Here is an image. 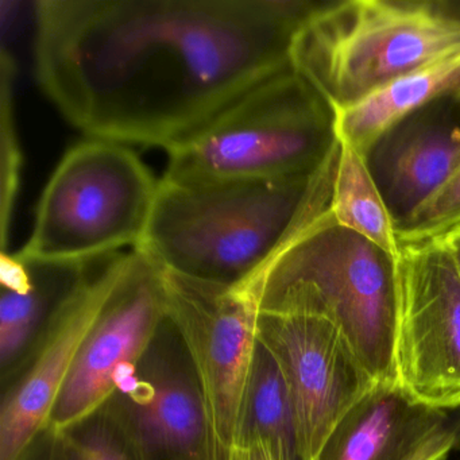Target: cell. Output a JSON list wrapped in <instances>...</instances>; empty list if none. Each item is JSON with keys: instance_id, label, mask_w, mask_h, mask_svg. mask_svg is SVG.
<instances>
[{"instance_id": "cell-1", "label": "cell", "mask_w": 460, "mask_h": 460, "mask_svg": "<svg viewBox=\"0 0 460 460\" xmlns=\"http://www.w3.org/2000/svg\"><path fill=\"white\" fill-rule=\"evenodd\" d=\"M312 0H40L36 74L75 128L176 146L292 66Z\"/></svg>"}, {"instance_id": "cell-2", "label": "cell", "mask_w": 460, "mask_h": 460, "mask_svg": "<svg viewBox=\"0 0 460 460\" xmlns=\"http://www.w3.org/2000/svg\"><path fill=\"white\" fill-rule=\"evenodd\" d=\"M339 155L341 142L316 173L293 179L211 184L163 179L134 250L163 270L244 284L330 209Z\"/></svg>"}, {"instance_id": "cell-3", "label": "cell", "mask_w": 460, "mask_h": 460, "mask_svg": "<svg viewBox=\"0 0 460 460\" xmlns=\"http://www.w3.org/2000/svg\"><path fill=\"white\" fill-rule=\"evenodd\" d=\"M242 285L261 312L330 320L376 384L397 381V255L338 225L330 209Z\"/></svg>"}, {"instance_id": "cell-4", "label": "cell", "mask_w": 460, "mask_h": 460, "mask_svg": "<svg viewBox=\"0 0 460 460\" xmlns=\"http://www.w3.org/2000/svg\"><path fill=\"white\" fill-rule=\"evenodd\" d=\"M459 50V2H319L296 34L292 66L341 112Z\"/></svg>"}, {"instance_id": "cell-5", "label": "cell", "mask_w": 460, "mask_h": 460, "mask_svg": "<svg viewBox=\"0 0 460 460\" xmlns=\"http://www.w3.org/2000/svg\"><path fill=\"white\" fill-rule=\"evenodd\" d=\"M339 142L335 110L292 66L166 150L164 180L211 184L309 176Z\"/></svg>"}, {"instance_id": "cell-6", "label": "cell", "mask_w": 460, "mask_h": 460, "mask_svg": "<svg viewBox=\"0 0 460 460\" xmlns=\"http://www.w3.org/2000/svg\"><path fill=\"white\" fill-rule=\"evenodd\" d=\"M157 180L119 142L91 138L68 150L48 181L23 261L93 263L136 247L149 225Z\"/></svg>"}, {"instance_id": "cell-7", "label": "cell", "mask_w": 460, "mask_h": 460, "mask_svg": "<svg viewBox=\"0 0 460 460\" xmlns=\"http://www.w3.org/2000/svg\"><path fill=\"white\" fill-rule=\"evenodd\" d=\"M160 273L165 319L187 349L203 409L201 460H227L243 425L260 339V304L244 285L163 269Z\"/></svg>"}, {"instance_id": "cell-8", "label": "cell", "mask_w": 460, "mask_h": 460, "mask_svg": "<svg viewBox=\"0 0 460 460\" xmlns=\"http://www.w3.org/2000/svg\"><path fill=\"white\" fill-rule=\"evenodd\" d=\"M397 381L435 409L460 406V277L440 238L400 243Z\"/></svg>"}, {"instance_id": "cell-9", "label": "cell", "mask_w": 460, "mask_h": 460, "mask_svg": "<svg viewBox=\"0 0 460 460\" xmlns=\"http://www.w3.org/2000/svg\"><path fill=\"white\" fill-rule=\"evenodd\" d=\"M260 341L287 381L301 460H317L336 425L376 382L324 317L261 312Z\"/></svg>"}, {"instance_id": "cell-10", "label": "cell", "mask_w": 460, "mask_h": 460, "mask_svg": "<svg viewBox=\"0 0 460 460\" xmlns=\"http://www.w3.org/2000/svg\"><path fill=\"white\" fill-rule=\"evenodd\" d=\"M165 320L160 268L133 249L111 303L80 349L50 414V432L63 438L87 421L119 389L146 354Z\"/></svg>"}, {"instance_id": "cell-11", "label": "cell", "mask_w": 460, "mask_h": 460, "mask_svg": "<svg viewBox=\"0 0 460 460\" xmlns=\"http://www.w3.org/2000/svg\"><path fill=\"white\" fill-rule=\"evenodd\" d=\"M126 254L112 255L63 301L31 370L0 411V460H22L50 414L80 349L119 289Z\"/></svg>"}, {"instance_id": "cell-12", "label": "cell", "mask_w": 460, "mask_h": 460, "mask_svg": "<svg viewBox=\"0 0 460 460\" xmlns=\"http://www.w3.org/2000/svg\"><path fill=\"white\" fill-rule=\"evenodd\" d=\"M459 104L447 98L424 104L393 123L366 153L395 231L459 166Z\"/></svg>"}, {"instance_id": "cell-13", "label": "cell", "mask_w": 460, "mask_h": 460, "mask_svg": "<svg viewBox=\"0 0 460 460\" xmlns=\"http://www.w3.org/2000/svg\"><path fill=\"white\" fill-rule=\"evenodd\" d=\"M449 411L419 402L398 381L378 382L336 425L317 460H398Z\"/></svg>"}, {"instance_id": "cell-14", "label": "cell", "mask_w": 460, "mask_h": 460, "mask_svg": "<svg viewBox=\"0 0 460 460\" xmlns=\"http://www.w3.org/2000/svg\"><path fill=\"white\" fill-rule=\"evenodd\" d=\"M443 98L460 106V50L392 83L362 103L338 112L339 139L365 157L374 141L393 123Z\"/></svg>"}, {"instance_id": "cell-15", "label": "cell", "mask_w": 460, "mask_h": 460, "mask_svg": "<svg viewBox=\"0 0 460 460\" xmlns=\"http://www.w3.org/2000/svg\"><path fill=\"white\" fill-rule=\"evenodd\" d=\"M131 420L152 451L203 456L204 419L198 387L179 373L157 374L130 387Z\"/></svg>"}, {"instance_id": "cell-16", "label": "cell", "mask_w": 460, "mask_h": 460, "mask_svg": "<svg viewBox=\"0 0 460 460\" xmlns=\"http://www.w3.org/2000/svg\"><path fill=\"white\" fill-rule=\"evenodd\" d=\"M260 443L273 460H301L292 398L281 367L258 339L239 438Z\"/></svg>"}, {"instance_id": "cell-17", "label": "cell", "mask_w": 460, "mask_h": 460, "mask_svg": "<svg viewBox=\"0 0 460 460\" xmlns=\"http://www.w3.org/2000/svg\"><path fill=\"white\" fill-rule=\"evenodd\" d=\"M330 214L338 225L365 236L389 254H398L400 242L394 222L365 157L343 141H341Z\"/></svg>"}, {"instance_id": "cell-18", "label": "cell", "mask_w": 460, "mask_h": 460, "mask_svg": "<svg viewBox=\"0 0 460 460\" xmlns=\"http://www.w3.org/2000/svg\"><path fill=\"white\" fill-rule=\"evenodd\" d=\"M2 93H0V242L2 252H7L13 208L20 187L21 155L20 142L13 117V76L15 64L6 47L2 45Z\"/></svg>"}, {"instance_id": "cell-19", "label": "cell", "mask_w": 460, "mask_h": 460, "mask_svg": "<svg viewBox=\"0 0 460 460\" xmlns=\"http://www.w3.org/2000/svg\"><path fill=\"white\" fill-rule=\"evenodd\" d=\"M460 226V164L446 184L401 227L400 243L440 238Z\"/></svg>"}, {"instance_id": "cell-20", "label": "cell", "mask_w": 460, "mask_h": 460, "mask_svg": "<svg viewBox=\"0 0 460 460\" xmlns=\"http://www.w3.org/2000/svg\"><path fill=\"white\" fill-rule=\"evenodd\" d=\"M460 448V406L398 460H446Z\"/></svg>"}, {"instance_id": "cell-21", "label": "cell", "mask_w": 460, "mask_h": 460, "mask_svg": "<svg viewBox=\"0 0 460 460\" xmlns=\"http://www.w3.org/2000/svg\"><path fill=\"white\" fill-rule=\"evenodd\" d=\"M74 460H126V455L109 430L95 428L76 441Z\"/></svg>"}, {"instance_id": "cell-22", "label": "cell", "mask_w": 460, "mask_h": 460, "mask_svg": "<svg viewBox=\"0 0 460 460\" xmlns=\"http://www.w3.org/2000/svg\"><path fill=\"white\" fill-rule=\"evenodd\" d=\"M227 460H273V457L257 441L242 438L231 449Z\"/></svg>"}, {"instance_id": "cell-23", "label": "cell", "mask_w": 460, "mask_h": 460, "mask_svg": "<svg viewBox=\"0 0 460 460\" xmlns=\"http://www.w3.org/2000/svg\"><path fill=\"white\" fill-rule=\"evenodd\" d=\"M443 239L451 252L452 260H454L457 274L460 277V226L448 231L446 235H443Z\"/></svg>"}]
</instances>
